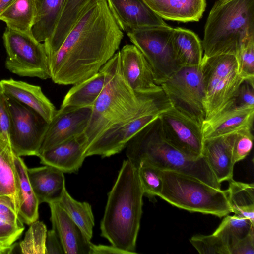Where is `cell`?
Returning a JSON list of instances; mask_svg holds the SVG:
<instances>
[{"mask_svg":"<svg viewBox=\"0 0 254 254\" xmlns=\"http://www.w3.org/2000/svg\"><path fill=\"white\" fill-rule=\"evenodd\" d=\"M123 37L106 0H93L48 58L51 78L67 85L92 77L117 52Z\"/></svg>","mask_w":254,"mask_h":254,"instance_id":"6da1fadb","label":"cell"},{"mask_svg":"<svg viewBox=\"0 0 254 254\" xmlns=\"http://www.w3.org/2000/svg\"><path fill=\"white\" fill-rule=\"evenodd\" d=\"M105 82L82 133L88 146L107 130L126 123L167 98L162 89L149 93L135 92L125 78L120 51L102 67Z\"/></svg>","mask_w":254,"mask_h":254,"instance_id":"7a4b0ae2","label":"cell"},{"mask_svg":"<svg viewBox=\"0 0 254 254\" xmlns=\"http://www.w3.org/2000/svg\"><path fill=\"white\" fill-rule=\"evenodd\" d=\"M143 195L137 167L128 159L124 160L108 193L100 230L101 236L111 245L131 254H137Z\"/></svg>","mask_w":254,"mask_h":254,"instance_id":"3957f363","label":"cell"},{"mask_svg":"<svg viewBox=\"0 0 254 254\" xmlns=\"http://www.w3.org/2000/svg\"><path fill=\"white\" fill-rule=\"evenodd\" d=\"M126 156L137 167L141 162L162 171H171L197 178L216 189L221 183L216 179L202 156L190 158L165 141L159 132L157 118L138 131L126 146Z\"/></svg>","mask_w":254,"mask_h":254,"instance_id":"277c9868","label":"cell"},{"mask_svg":"<svg viewBox=\"0 0 254 254\" xmlns=\"http://www.w3.org/2000/svg\"><path fill=\"white\" fill-rule=\"evenodd\" d=\"M254 38V0H218L210 11L202 42L203 56L237 55Z\"/></svg>","mask_w":254,"mask_h":254,"instance_id":"5b68a950","label":"cell"},{"mask_svg":"<svg viewBox=\"0 0 254 254\" xmlns=\"http://www.w3.org/2000/svg\"><path fill=\"white\" fill-rule=\"evenodd\" d=\"M163 187L159 195L170 204L191 212L222 217L231 213L226 190L216 189L193 177L162 171Z\"/></svg>","mask_w":254,"mask_h":254,"instance_id":"8992f818","label":"cell"},{"mask_svg":"<svg viewBox=\"0 0 254 254\" xmlns=\"http://www.w3.org/2000/svg\"><path fill=\"white\" fill-rule=\"evenodd\" d=\"M200 66L204 91L203 121H206L235 107L234 98L245 80L240 73L238 60L234 55L203 56Z\"/></svg>","mask_w":254,"mask_h":254,"instance_id":"52a82bcc","label":"cell"},{"mask_svg":"<svg viewBox=\"0 0 254 254\" xmlns=\"http://www.w3.org/2000/svg\"><path fill=\"white\" fill-rule=\"evenodd\" d=\"M2 39L7 55L5 66L10 72L20 76L51 78L44 43L33 35L7 27Z\"/></svg>","mask_w":254,"mask_h":254,"instance_id":"ba28073f","label":"cell"},{"mask_svg":"<svg viewBox=\"0 0 254 254\" xmlns=\"http://www.w3.org/2000/svg\"><path fill=\"white\" fill-rule=\"evenodd\" d=\"M173 28L167 25L127 33L150 64L155 82L159 86L179 69L172 46Z\"/></svg>","mask_w":254,"mask_h":254,"instance_id":"9c48e42d","label":"cell"},{"mask_svg":"<svg viewBox=\"0 0 254 254\" xmlns=\"http://www.w3.org/2000/svg\"><path fill=\"white\" fill-rule=\"evenodd\" d=\"M162 138L188 157L202 156V123L182 109L173 105L158 117Z\"/></svg>","mask_w":254,"mask_h":254,"instance_id":"30bf717a","label":"cell"},{"mask_svg":"<svg viewBox=\"0 0 254 254\" xmlns=\"http://www.w3.org/2000/svg\"><path fill=\"white\" fill-rule=\"evenodd\" d=\"M7 99L11 119L10 141L13 151L20 157L38 156L49 124L33 110Z\"/></svg>","mask_w":254,"mask_h":254,"instance_id":"8fae6325","label":"cell"},{"mask_svg":"<svg viewBox=\"0 0 254 254\" xmlns=\"http://www.w3.org/2000/svg\"><path fill=\"white\" fill-rule=\"evenodd\" d=\"M200 65L180 68L160 86L174 106L202 123L205 117L204 91Z\"/></svg>","mask_w":254,"mask_h":254,"instance_id":"7c38bea8","label":"cell"},{"mask_svg":"<svg viewBox=\"0 0 254 254\" xmlns=\"http://www.w3.org/2000/svg\"><path fill=\"white\" fill-rule=\"evenodd\" d=\"M172 106L168 98L132 120L107 130L87 147L86 157L92 155L108 157L120 153L138 131Z\"/></svg>","mask_w":254,"mask_h":254,"instance_id":"4fadbf2b","label":"cell"},{"mask_svg":"<svg viewBox=\"0 0 254 254\" xmlns=\"http://www.w3.org/2000/svg\"><path fill=\"white\" fill-rule=\"evenodd\" d=\"M92 109L90 107H60L57 110L48 124L39 154L82 133L89 122Z\"/></svg>","mask_w":254,"mask_h":254,"instance_id":"5bb4252c","label":"cell"},{"mask_svg":"<svg viewBox=\"0 0 254 254\" xmlns=\"http://www.w3.org/2000/svg\"><path fill=\"white\" fill-rule=\"evenodd\" d=\"M122 31L127 33L143 29L166 26L143 0H106Z\"/></svg>","mask_w":254,"mask_h":254,"instance_id":"9a60e30c","label":"cell"},{"mask_svg":"<svg viewBox=\"0 0 254 254\" xmlns=\"http://www.w3.org/2000/svg\"><path fill=\"white\" fill-rule=\"evenodd\" d=\"M120 56L123 74L135 92L149 93L162 90L155 82L150 64L135 46H124L120 51Z\"/></svg>","mask_w":254,"mask_h":254,"instance_id":"2e32d148","label":"cell"},{"mask_svg":"<svg viewBox=\"0 0 254 254\" xmlns=\"http://www.w3.org/2000/svg\"><path fill=\"white\" fill-rule=\"evenodd\" d=\"M88 142L83 133L41 153L40 163L64 173L77 172L86 157Z\"/></svg>","mask_w":254,"mask_h":254,"instance_id":"e0dca14e","label":"cell"},{"mask_svg":"<svg viewBox=\"0 0 254 254\" xmlns=\"http://www.w3.org/2000/svg\"><path fill=\"white\" fill-rule=\"evenodd\" d=\"M52 229L57 233L65 254H89L91 242L57 202L49 203Z\"/></svg>","mask_w":254,"mask_h":254,"instance_id":"ac0fdd59","label":"cell"},{"mask_svg":"<svg viewBox=\"0 0 254 254\" xmlns=\"http://www.w3.org/2000/svg\"><path fill=\"white\" fill-rule=\"evenodd\" d=\"M0 87L8 98L35 111L48 124L57 111L40 86L10 78L0 81Z\"/></svg>","mask_w":254,"mask_h":254,"instance_id":"d6986e66","label":"cell"},{"mask_svg":"<svg viewBox=\"0 0 254 254\" xmlns=\"http://www.w3.org/2000/svg\"><path fill=\"white\" fill-rule=\"evenodd\" d=\"M254 117V108L233 107L224 110L202 122L203 139L230 134L242 129H253Z\"/></svg>","mask_w":254,"mask_h":254,"instance_id":"ffe728a7","label":"cell"},{"mask_svg":"<svg viewBox=\"0 0 254 254\" xmlns=\"http://www.w3.org/2000/svg\"><path fill=\"white\" fill-rule=\"evenodd\" d=\"M234 133L203 140L202 156L220 183L233 179Z\"/></svg>","mask_w":254,"mask_h":254,"instance_id":"44dd1931","label":"cell"},{"mask_svg":"<svg viewBox=\"0 0 254 254\" xmlns=\"http://www.w3.org/2000/svg\"><path fill=\"white\" fill-rule=\"evenodd\" d=\"M30 183L39 203L58 202L66 189L64 173L51 166L27 169Z\"/></svg>","mask_w":254,"mask_h":254,"instance_id":"7402d4cb","label":"cell"},{"mask_svg":"<svg viewBox=\"0 0 254 254\" xmlns=\"http://www.w3.org/2000/svg\"><path fill=\"white\" fill-rule=\"evenodd\" d=\"M162 19L182 22L198 21L206 0H143Z\"/></svg>","mask_w":254,"mask_h":254,"instance_id":"603a6c76","label":"cell"},{"mask_svg":"<svg viewBox=\"0 0 254 254\" xmlns=\"http://www.w3.org/2000/svg\"><path fill=\"white\" fill-rule=\"evenodd\" d=\"M172 46L179 68L200 65L203 56L202 42L194 32L180 27L173 28Z\"/></svg>","mask_w":254,"mask_h":254,"instance_id":"cb8c5ba5","label":"cell"},{"mask_svg":"<svg viewBox=\"0 0 254 254\" xmlns=\"http://www.w3.org/2000/svg\"><path fill=\"white\" fill-rule=\"evenodd\" d=\"M93 0H65L60 17L52 36L44 42L50 57L60 48L64 40Z\"/></svg>","mask_w":254,"mask_h":254,"instance_id":"d4e9b609","label":"cell"},{"mask_svg":"<svg viewBox=\"0 0 254 254\" xmlns=\"http://www.w3.org/2000/svg\"><path fill=\"white\" fill-rule=\"evenodd\" d=\"M13 161L19 186L18 215L24 223L30 225L39 218L40 203L30 183L27 174L28 168L24 161L15 153Z\"/></svg>","mask_w":254,"mask_h":254,"instance_id":"484cf974","label":"cell"},{"mask_svg":"<svg viewBox=\"0 0 254 254\" xmlns=\"http://www.w3.org/2000/svg\"><path fill=\"white\" fill-rule=\"evenodd\" d=\"M10 141L0 139V196L9 198L18 214L19 186Z\"/></svg>","mask_w":254,"mask_h":254,"instance_id":"4316f807","label":"cell"},{"mask_svg":"<svg viewBox=\"0 0 254 254\" xmlns=\"http://www.w3.org/2000/svg\"><path fill=\"white\" fill-rule=\"evenodd\" d=\"M105 82V74L100 69L92 77L74 84L64 96L61 107L92 108Z\"/></svg>","mask_w":254,"mask_h":254,"instance_id":"83f0119b","label":"cell"},{"mask_svg":"<svg viewBox=\"0 0 254 254\" xmlns=\"http://www.w3.org/2000/svg\"><path fill=\"white\" fill-rule=\"evenodd\" d=\"M36 14L32 32L40 42L52 35L60 17L65 0H35Z\"/></svg>","mask_w":254,"mask_h":254,"instance_id":"f1b7e54d","label":"cell"},{"mask_svg":"<svg viewBox=\"0 0 254 254\" xmlns=\"http://www.w3.org/2000/svg\"><path fill=\"white\" fill-rule=\"evenodd\" d=\"M36 14L35 0H15L0 14L6 27L32 35Z\"/></svg>","mask_w":254,"mask_h":254,"instance_id":"f546056e","label":"cell"},{"mask_svg":"<svg viewBox=\"0 0 254 254\" xmlns=\"http://www.w3.org/2000/svg\"><path fill=\"white\" fill-rule=\"evenodd\" d=\"M229 182L226 190L231 213L249 220L254 224V185L235 181Z\"/></svg>","mask_w":254,"mask_h":254,"instance_id":"4dcf8cb0","label":"cell"},{"mask_svg":"<svg viewBox=\"0 0 254 254\" xmlns=\"http://www.w3.org/2000/svg\"><path fill=\"white\" fill-rule=\"evenodd\" d=\"M57 202L90 241L95 225L91 205L87 202H80L74 199L68 193L66 189Z\"/></svg>","mask_w":254,"mask_h":254,"instance_id":"1f68e13d","label":"cell"},{"mask_svg":"<svg viewBox=\"0 0 254 254\" xmlns=\"http://www.w3.org/2000/svg\"><path fill=\"white\" fill-rule=\"evenodd\" d=\"M23 223L12 201L0 196V239L15 243L24 230Z\"/></svg>","mask_w":254,"mask_h":254,"instance_id":"d6a6232c","label":"cell"},{"mask_svg":"<svg viewBox=\"0 0 254 254\" xmlns=\"http://www.w3.org/2000/svg\"><path fill=\"white\" fill-rule=\"evenodd\" d=\"M254 224L248 219L236 215H227L213 233L219 237L229 247L238 240L246 236Z\"/></svg>","mask_w":254,"mask_h":254,"instance_id":"836d02e7","label":"cell"},{"mask_svg":"<svg viewBox=\"0 0 254 254\" xmlns=\"http://www.w3.org/2000/svg\"><path fill=\"white\" fill-rule=\"evenodd\" d=\"M46 225L38 220L30 224L23 240L20 243L21 252L24 254H46Z\"/></svg>","mask_w":254,"mask_h":254,"instance_id":"e575fe53","label":"cell"},{"mask_svg":"<svg viewBox=\"0 0 254 254\" xmlns=\"http://www.w3.org/2000/svg\"><path fill=\"white\" fill-rule=\"evenodd\" d=\"M140 183L144 195L149 199L159 196L163 187L162 170L145 162L137 167Z\"/></svg>","mask_w":254,"mask_h":254,"instance_id":"d590c367","label":"cell"},{"mask_svg":"<svg viewBox=\"0 0 254 254\" xmlns=\"http://www.w3.org/2000/svg\"><path fill=\"white\" fill-rule=\"evenodd\" d=\"M190 242L200 254H230L228 245L213 233L194 235Z\"/></svg>","mask_w":254,"mask_h":254,"instance_id":"8d00e7d4","label":"cell"},{"mask_svg":"<svg viewBox=\"0 0 254 254\" xmlns=\"http://www.w3.org/2000/svg\"><path fill=\"white\" fill-rule=\"evenodd\" d=\"M236 57L242 77L245 80L254 83V38L241 48Z\"/></svg>","mask_w":254,"mask_h":254,"instance_id":"74e56055","label":"cell"},{"mask_svg":"<svg viewBox=\"0 0 254 254\" xmlns=\"http://www.w3.org/2000/svg\"><path fill=\"white\" fill-rule=\"evenodd\" d=\"M252 130L245 128L234 133L232 161L234 164L245 159L251 152L254 140Z\"/></svg>","mask_w":254,"mask_h":254,"instance_id":"f35d334b","label":"cell"},{"mask_svg":"<svg viewBox=\"0 0 254 254\" xmlns=\"http://www.w3.org/2000/svg\"><path fill=\"white\" fill-rule=\"evenodd\" d=\"M233 104L238 108H254V83L243 81L235 95Z\"/></svg>","mask_w":254,"mask_h":254,"instance_id":"ab89813d","label":"cell"},{"mask_svg":"<svg viewBox=\"0 0 254 254\" xmlns=\"http://www.w3.org/2000/svg\"><path fill=\"white\" fill-rule=\"evenodd\" d=\"M10 122L8 99L0 87V139L10 141Z\"/></svg>","mask_w":254,"mask_h":254,"instance_id":"60d3db41","label":"cell"},{"mask_svg":"<svg viewBox=\"0 0 254 254\" xmlns=\"http://www.w3.org/2000/svg\"><path fill=\"white\" fill-rule=\"evenodd\" d=\"M254 229L229 247L230 254H254Z\"/></svg>","mask_w":254,"mask_h":254,"instance_id":"b9f144b4","label":"cell"},{"mask_svg":"<svg viewBox=\"0 0 254 254\" xmlns=\"http://www.w3.org/2000/svg\"><path fill=\"white\" fill-rule=\"evenodd\" d=\"M45 246L46 254H65L61 241L53 229L47 231Z\"/></svg>","mask_w":254,"mask_h":254,"instance_id":"7bdbcfd3","label":"cell"},{"mask_svg":"<svg viewBox=\"0 0 254 254\" xmlns=\"http://www.w3.org/2000/svg\"><path fill=\"white\" fill-rule=\"evenodd\" d=\"M131 254L129 252L118 248L112 245H95L91 243L89 254Z\"/></svg>","mask_w":254,"mask_h":254,"instance_id":"ee69618b","label":"cell"},{"mask_svg":"<svg viewBox=\"0 0 254 254\" xmlns=\"http://www.w3.org/2000/svg\"><path fill=\"white\" fill-rule=\"evenodd\" d=\"M16 244L9 241L0 239V254H10L12 253Z\"/></svg>","mask_w":254,"mask_h":254,"instance_id":"f6af8a7d","label":"cell"},{"mask_svg":"<svg viewBox=\"0 0 254 254\" xmlns=\"http://www.w3.org/2000/svg\"><path fill=\"white\" fill-rule=\"evenodd\" d=\"M15 0H0V14Z\"/></svg>","mask_w":254,"mask_h":254,"instance_id":"bcb514c9","label":"cell"}]
</instances>
